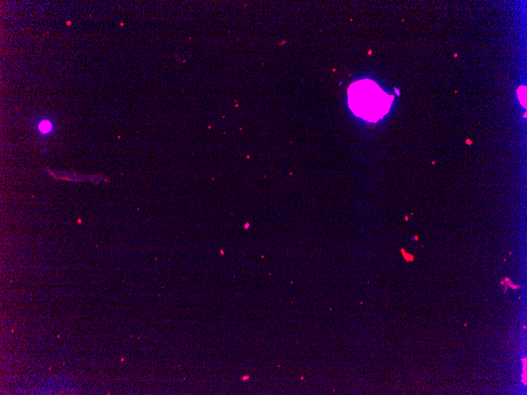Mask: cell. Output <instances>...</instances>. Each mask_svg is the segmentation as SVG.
<instances>
[{
	"label": "cell",
	"instance_id": "cell-1",
	"mask_svg": "<svg viewBox=\"0 0 527 395\" xmlns=\"http://www.w3.org/2000/svg\"><path fill=\"white\" fill-rule=\"evenodd\" d=\"M393 97L370 80L353 83L348 90L349 107L358 117L377 121L383 118L391 107Z\"/></svg>",
	"mask_w": 527,
	"mask_h": 395
},
{
	"label": "cell",
	"instance_id": "cell-2",
	"mask_svg": "<svg viewBox=\"0 0 527 395\" xmlns=\"http://www.w3.org/2000/svg\"><path fill=\"white\" fill-rule=\"evenodd\" d=\"M53 130V124L52 121L49 120L41 121L38 125V131L43 135H47L52 133Z\"/></svg>",
	"mask_w": 527,
	"mask_h": 395
}]
</instances>
